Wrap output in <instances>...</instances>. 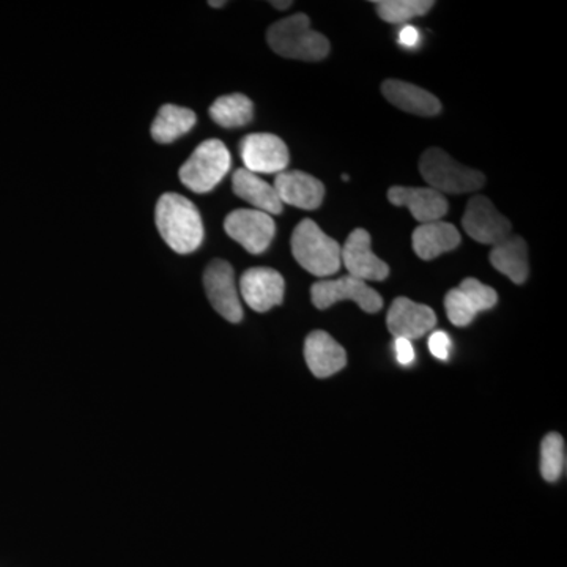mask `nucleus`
Returning a JSON list of instances; mask_svg holds the SVG:
<instances>
[{
    "instance_id": "obj_1",
    "label": "nucleus",
    "mask_w": 567,
    "mask_h": 567,
    "mask_svg": "<svg viewBox=\"0 0 567 567\" xmlns=\"http://www.w3.org/2000/svg\"><path fill=\"white\" fill-rule=\"evenodd\" d=\"M155 221L163 240L175 252H194L203 245V216L196 205L181 194L166 193L159 197Z\"/></svg>"
},
{
    "instance_id": "obj_2",
    "label": "nucleus",
    "mask_w": 567,
    "mask_h": 567,
    "mask_svg": "<svg viewBox=\"0 0 567 567\" xmlns=\"http://www.w3.org/2000/svg\"><path fill=\"white\" fill-rule=\"evenodd\" d=\"M267 40L276 54L295 61L320 62L330 54V41L311 29V20L305 13L275 22Z\"/></svg>"
},
{
    "instance_id": "obj_3",
    "label": "nucleus",
    "mask_w": 567,
    "mask_h": 567,
    "mask_svg": "<svg viewBox=\"0 0 567 567\" xmlns=\"http://www.w3.org/2000/svg\"><path fill=\"white\" fill-rule=\"evenodd\" d=\"M295 260L309 274L327 278L341 268V245L320 229L312 219H303L292 234Z\"/></svg>"
},
{
    "instance_id": "obj_4",
    "label": "nucleus",
    "mask_w": 567,
    "mask_h": 567,
    "mask_svg": "<svg viewBox=\"0 0 567 567\" xmlns=\"http://www.w3.org/2000/svg\"><path fill=\"white\" fill-rule=\"evenodd\" d=\"M420 173L427 182L429 188L443 196L477 192L486 185L483 173L454 162L442 148H429L421 156Z\"/></svg>"
},
{
    "instance_id": "obj_5",
    "label": "nucleus",
    "mask_w": 567,
    "mask_h": 567,
    "mask_svg": "<svg viewBox=\"0 0 567 567\" xmlns=\"http://www.w3.org/2000/svg\"><path fill=\"white\" fill-rule=\"evenodd\" d=\"M230 166L233 158L224 142L208 140L197 145L188 162L178 171V177L193 193H210L226 177Z\"/></svg>"
},
{
    "instance_id": "obj_6",
    "label": "nucleus",
    "mask_w": 567,
    "mask_h": 567,
    "mask_svg": "<svg viewBox=\"0 0 567 567\" xmlns=\"http://www.w3.org/2000/svg\"><path fill=\"white\" fill-rule=\"evenodd\" d=\"M311 297L316 308L322 311L341 301H353L368 315H375L383 306L382 297L377 290L369 287L368 282L349 275L334 281L316 282Z\"/></svg>"
},
{
    "instance_id": "obj_7",
    "label": "nucleus",
    "mask_w": 567,
    "mask_h": 567,
    "mask_svg": "<svg viewBox=\"0 0 567 567\" xmlns=\"http://www.w3.org/2000/svg\"><path fill=\"white\" fill-rule=\"evenodd\" d=\"M204 287L213 309L219 316L230 323L241 322L244 308L238 297L233 265L223 259L213 260L205 268Z\"/></svg>"
},
{
    "instance_id": "obj_8",
    "label": "nucleus",
    "mask_w": 567,
    "mask_h": 567,
    "mask_svg": "<svg viewBox=\"0 0 567 567\" xmlns=\"http://www.w3.org/2000/svg\"><path fill=\"white\" fill-rule=\"evenodd\" d=\"M224 229L246 251L262 254L274 241L276 224L267 213L254 208H240L227 215Z\"/></svg>"
},
{
    "instance_id": "obj_9",
    "label": "nucleus",
    "mask_w": 567,
    "mask_h": 567,
    "mask_svg": "<svg viewBox=\"0 0 567 567\" xmlns=\"http://www.w3.org/2000/svg\"><path fill=\"white\" fill-rule=\"evenodd\" d=\"M496 301L498 295L492 287L475 278H466L461 286L446 293L447 319L454 327H468L480 312L494 308Z\"/></svg>"
},
{
    "instance_id": "obj_10",
    "label": "nucleus",
    "mask_w": 567,
    "mask_h": 567,
    "mask_svg": "<svg viewBox=\"0 0 567 567\" xmlns=\"http://www.w3.org/2000/svg\"><path fill=\"white\" fill-rule=\"evenodd\" d=\"M245 169L252 174H281L289 166V148L270 133L249 134L240 142Z\"/></svg>"
},
{
    "instance_id": "obj_11",
    "label": "nucleus",
    "mask_w": 567,
    "mask_h": 567,
    "mask_svg": "<svg viewBox=\"0 0 567 567\" xmlns=\"http://www.w3.org/2000/svg\"><path fill=\"white\" fill-rule=\"evenodd\" d=\"M462 226L477 244L492 246L506 240L513 229L509 219L496 210L495 205L484 196L470 199L462 218Z\"/></svg>"
},
{
    "instance_id": "obj_12",
    "label": "nucleus",
    "mask_w": 567,
    "mask_h": 567,
    "mask_svg": "<svg viewBox=\"0 0 567 567\" xmlns=\"http://www.w3.org/2000/svg\"><path fill=\"white\" fill-rule=\"evenodd\" d=\"M341 260L349 276L360 281H385L390 267L372 252L371 235L364 229H354L341 246Z\"/></svg>"
},
{
    "instance_id": "obj_13",
    "label": "nucleus",
    "mask_w": 567,
    "mask_h": 567,
    "mask_svg": "<svg viewBox=\"0 0 567 567\" xmlns=\"http://www.w3.org/2000/svg\"><path fill=\"white\" fill-rule=\"evenodd\" d=\"M286 282L274 268H249L240 279V293L256 312H267L284 301Z\"/></svg>"
},
{
    "instance_id": "obj_14",
    "label": "nucleus",
    "mask_w": 567,
    "mask_h": 567,
    "mask_svg": "<svg viewBox=\"0 0 567 567\" xmlns=\"http://www.w3.org/2000/svg\"><path fill=\"white\" fill-rule=\"evenodd\" d=\"M386 322L388 330L395 338L415 341L434 330L436 315L429 306L415 303L410 298L399 297L388 311Z\"/></svg>"
},
{
    "instance_id": "obj_15",
    "label": "nucleus",
    "mask_w": 567,
    "mask_h": 567,
    "mask_svg": "<svg viewBox=\"0 0 567 567\" xmlns=\"http://www.w3.org/2000/svg\"><path fill=\"white\" fill-rule=\"evenodd\" d=\"M388 199L395 207L409 208L413 218L421 224L442 221L450 212L446 197L432 188L393 186L388 192Z\"/></svg>"
},
{
    "instance_id": "obj_16",
    "label": "nucleus",
    "mask_w": 567,
    "mask_h": 567,
    "mask_svg": "<svg viewBox=\"0 0 567 567\" xmlns=\"http://www.w3.org/2000/svg\"><path fill=\"white\" fill-rule=\"evenodd\" d=\"M274 186L282 205H293L301 210H317L323 203V183L301 171H284L276 175Z\"/></svg>"
},
{
    "instance_id": "obj_17",
    "label": "nucleus",
    "mask_w": 567,
    "mask_h": 567,
    "mask_svg": "<svg viewBox=\"0 0 567 567\" xmlns=\"http://www.w3.org/2000/svg\"><path fill=\"white\" fill-rule=\"evenodd\" d=\"M306 364L317 379H328L346 368L344 347L324 331H312L305 342Z\"/></svg>"
},
{
    "instance_id": "obj_18",
    "label": "nucleus",
    "mask_w": 567,
    "mask_h": 567,
    "mask_svg": "<svg viewBox=\"0 0 567 567\" xmlns=\"http://www.w3.org/2000/svg\"><path fill=\"white\" fill-rule=\"evenodd\" d=\"M382 92L388 102L409 114L435 117L442 112V103L435 95L410 82L388 80L382 84Z\"/></svg>"
},
{
    "instance_id": "obj_19",
    "label": "nucleus",
    "mask_w": 567,
    "mask_h": 567,
    "mask_svg": "<svg viewBox=\"0 0 567 567\" xmlns=\"http://www.w3.org/2000/svg\"><path fill=\"white\" fill-rule=\"evenodd\" d=\"M235 196L252 205L254 210L267 213V215H281L284 205L279 200L278 193L271 183L262 181L257 174L249 171L237 169L233 177Z\"/></svg>"
},
{
    "instance_id": "obj_20",
    "label": "nucleus",
    "mask_w": 567,
    "mask_h": 567,
    "mask_svg": "<svg viewBox=\"0 0 567 567\" xmlns=\"http://www.w3.org/2000/svg\"><path fill=\"white\" fill-rule=\"evenodd\" d=\"M413 249L423 260H432L461 245L462 237L457 227L445 221L421 224L412 237Z\"/></svg>"
},
{
    "instance_id": "obj_21",
    "label": "nucleus",
    "mask_w": 567,
    "mask_h": 567,
    "mask_svg": "<svg viewBox=\"0 0 567 567\" xmlns=\"http://www.w3.org/2000/svg\"><path fill=\"white\" fill-rule=\"evenodd\" d=\"M491 264L496 271L514 284H524L529 275L528 246L520 237H507L491 251Z\"/></svg>"
},
{
    "instance_id": "obj_22",
    "label": "nucleus",
    "mask_w": 567,
    "mask_h": 567,
    "mask_svg": "<svg viewBox=\"0 0 567 567\" xmlns=\"http://www.w3.org/2000/svg\"><path fill=\"white\" fill-rule=\"evenodd\" d=\"M196 122L197 115L192 110L175 106V104H164L152 123L153 141L158 144H171L193 130Z\"/></svg>"
},
{
    "instance_id": "obj_23",
    "label": "nucleus",
    "mask_w": 567,
    "mask_h": 567,
    "mask_svg": "<svg viewBox=\"0 0 567 567\" xmlns=\"http://www.w3.org/2000/svg\"><path fill=\"white\" fill-rule=\"evenodd\" d=\"M254 104L241 93L219 96L210 106V117L223 128H240L252 121Z\"/></svg>"
},
{
    "instance_id": "obj_24",
    "label": "nucleus",
    "mask_w": 567,
    "mask_h": 567,
    "mask_svg": "<svg viewBox=\"0 0 567 567\" xmlns=\"http://www.w3.org/2000/svg\"><path fill=\"white\" fill-rule=\"evenodd\" d=\"M566 472V443L561 435H546L540 445V475L547 483H557Z\"/></svg>"
},
{
    "instance_id": "obj_25",
    "label": "nucleus",
    "mask_w": 567,
    "mask_h": 567,
    "mask_svg": "<svg viewBox=\"0 0 567 567\" xmlns=\"http://www.w3.org/2000/svg\"><path fill=\"white\" fill-rule=\"evenodd\" d=\"M377 13L390 24H401L413 18L424 17L434 7L432 0H377Z\"/></svg>"
},
{
    "instance_id": "obj_26",
    "label": "nucleus",
    "mask_w": 567,
    "mask_h": 567,
    "mask_svg": "<svg viewBox=\"0 0 567 567\" xmlns=\"http://www.w3.org/2000/svg\"><path fill=\"white\" fill-rule=\"evenodd\" d=\"M429 350L436 360L447 361L451 354V339L445 331H435L429 338Z\"/></svg>"
},
{
    "instance_id": "obj_27",
    "label": "nucleus",
    "mask_w": 567,
    "mask_h": 567,
    "mask_svg": "<svg viewBox=\"0 0 567 567\" xmlns=\"http://www.w3.org/2000/svg\"><path fill=\"white\" fill-rule=\"evenodd\" d=\"M395 358L402 365H409L415 360V350H413L412 341L404 338H395L394 341Z\"/></svg>"
},
{
    "instance_id": "obj_28",
    "label": "nucleus",
    "mask_w": 567,
    "mask_h": 567,
    "mask_svg": "<svg viewBox=\"0 0 567 567\" xmlns=\"http://www.w3.org/2000/svg\"><path fill=\"white\" fill-rule=\"evenodd\" d=\"M417 41H420V32H417V29L413 28V25H405L401 33H399V43H401L402 47H416Z\"/></svg>"
},
{
    "instance_id": "obj_29",
    "label": "nucleus",
    "mask_w": 567,
    "mask_h": 567,
    "mask_svg": "<svg viewBox=\"0 0 567 567\" xmlns=\"http://www.w3.org/2000/svg\"><path fill=\"white\" fill-rule=\"evenodd\" d=\"M270 3L276 10H287L289 7L293 6V2H290V0H287V2H278V0H274V2Z\"/></svg>"
},
{
    "instance_id": "obj_30",
    "label": "nucleus",
    "mask_w": 567,
    "mask_h": 567,
    "mask_svg": "<svg viewBox=\"0 0 567 567\" xmlns=\"http://www.w3.org/2000/svg\"><path fill=\"white\" fill-rule=\"evenodd\" d=\"M208 6L213 7V9H221V7L226 6V2H213V0H210V2H208Z\"/></svg>"
},
{
    "instance_id": "obj_31",
    "label": "nucleus",
    "mask_w": 567,
    "mask_h": 567,
    "mask_svg": "<svg viewBox=\"0 0 567 567\" xmlns=\"http://www.w3.org/2000/svg\"><path fill=\"white\" fill-rule=\"evenodd\" d=\"M342 181H344V182H349V181H350L349 175H342Z\"/></svg>"
}]
</instances>
